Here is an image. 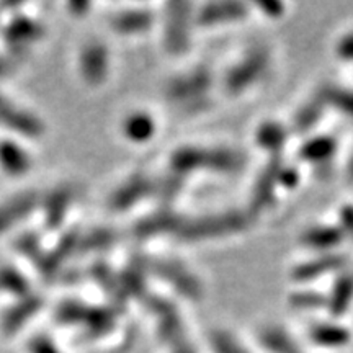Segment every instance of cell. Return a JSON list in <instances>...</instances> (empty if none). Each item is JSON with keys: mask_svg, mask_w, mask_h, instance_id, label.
I'll return each instance as SVG.
<instances>
[{"mask_svg": "<svg viewBox=\"0 0 353 353\" xmlns=\"http://www.w3.org/2000/svg\"><path fill=\"white\" fill-rule=\"evenodd\" d=\"M28 353H61L48 335H34L28 342Z\"/></svg>", "mask_w": 353, "mask_h": 353, "instance_id": "7c38bea8", "label": "cell"}, {"mask_svg": "<svg viewBox=\"0 0 353 353\" xmlns=\"http://www.w3.org/2000/svg\"><path fill=\"white\" fill-rule=\"evenodd\" d=\"M43 307V299L38 294L32 293L30 296L17 299L10 307L3 312L0 327L6 335L19 334L26 324H30Z\"/></svg>", "mask_w": 353, "mask_h": 353, "instance_id": "8992f818", "label": "cell"}, {"mask_svg": "<svg viewBox=\"0 0 353 353\" xmlns=\"http://www.w3.org/2000/svg\"><path fill=\"white\" fill-rule=\"evenodd\" d=\"M0 128L12 138L20 141L41 139L46 131L43 120L37 113L3 92H0Z\"/></svg>", "mask_w": 353, "mask_h": 353, "instance_id": "6da1fadb", "label": "cell"}, {"mask_svg": "<svg viewBox=\"0 0 353 353\" xmlns=\"http://www.w3.org/2000/svg\"><path fill=\"white\" fill-rule=\"evenodd\" d=\"M262 342L267 347V350H270L272 353H294V347L290 342H286L283 334L268 332L263 335Z\"/></svg>", "mask_w": 353, "mask_h": 353, "instance_id": "8fae6325", "label": "cell"}, {"mask_svg": "<svg viewBox=\"0 0 353 353\" xmlns=\"http://www.w3.org/2000/svg\"><path fill=\"white\" fill-rule=\"evenodd\" d=\"M13 69H15V63L12 61V57L7 54H0V79L12 76Z\"/></svg>", "mask_w": 353, "mask_h": 353, "instance_id": "5bb4252c", "label": "cell"}, {"mask_svg": "<svg viewBox=\"0 0 353 353\" xmlns=\"http://www.w3.org/2000/svg\"><path fill=\"white\" fill-rule=\"evenodd\" d=\"M312 339L324 347H343L348 342V332L335 327H319L312 332Z\"/></svg>", "mask_w": 353, "mask_h": 353, "instance_id": "30bf717a", "label": "cell"}, {"mask_svg": "<svg viewBox=\"0 0 353 353\" xmlns=\"http://www.w3.org/2000/svg\"><path fill=\"white\" fill-rule=\"evenodd\" d=\"M214 348H216V353H245L241 348L239 343L232 342L231 339H228V337L216 339Z\"/></svg>", "mask_w": 353, "mask_h": 353, "instance_id": "4fadbf2b", "label": "cell"}, {"mask_svg": "<svg viewBox=\"0 0 353 353\" xmlns=\"http://www.w3.org/2000/svg\"><path fill=\"white\" fill-rule=\"evenodd\" d=\"M176 353H193V352L188 350V348H182V350H179Z\"/></svg>", "mask_w": 353, "mask_h": 353, "instance_id": "9a60e30c", "label": "cell"}, {"mask_svg": "<svg viewBox=\"0 0 353 353\" xmlns=\"http://www.w3.org/2000/svg\"><path fill=\"white\" fill-rule=\"evenodd\" d=\"M43 34L44 26L28 13L13 12L2 26L3 44L13 56L26 54V51L38 43Z\"/></svg>", "mask_w": 353, "mask_h": 353, "instance_id": "7a4b0ae2", "label": "cell"}, {"mask_svg": "<svg viewBox=\"0 0 353 353\" xmlns=\"http://www.w3.org/2000/svg\"><path fill=\"white\" fill-rule=\"evenodd\" d=\"M105 51L100 44H87L81 52V72L87 82L95 83L101 81L103 70L107 68Z\"/></svg>", "mask_w": 353, "mask_h": 353, "instance_id": "ba28073f", "label": "cell"}, {"mask_svg": "<svg viewBox=\"0 0 353 353\" xmlns=\"http://www.w3.org/2000/svg\"><path fill=\"white\" fill-rule=\"evenodd\" d=\"M39 193L21 190L0 201V237L20 228L39 210Z\"/></svg>", "mask_w": 353, "mask_h": 353, "instance_id": "3957f363", "label": "cell"}, {"mask_svg": "<svg viewBox=\"0 0 353 353\" xmlns=\"http://www.w3.org/2000/svg\"><path fill=\"white\" fill-rule=\"evenodd\" d=\"M0 293L7 294V296L17 299L26 298L33 293L30 280L21 270L12 265L0 267Z\"/></svg>", "mask_w": 353, "mask_h": 353, "instance_id": "52a82bcc", "label": "cell"}, {"mask_svg": "<svg viewBox=\"0 0 353 353\" xmlns=\"http://www.w3.org/2000/svg\"><path fill=\"white\" fill-rule=\"evenodd\" d=\"M72 200L74 192L68 185H61V187L51 190L50 193L39 198V210L43 213L44 228L54 231V229L63 226Z\"/></svg>", "mask_w": 353, "mask_h": 353, "instance_id": "5b68a950", "label": "cell"}, {"mask_svg": "<svg viewBox=\"0 0 353 353\" xmlns=\"http://www.w3.org/2000/svg\"><path fill=\"white\" fill-rule=\"evenodd\" d=\"M34 165L33 154L23 141L6 136L0 139V172L12 179H23Z\"/></svg>", "mask_w": 353, "mask_h": 353, "instance_id": "277c9868", "label": "cell"}, {"mask_svg": "<svg viewBox=\"0 0 353 353\" xmlns=\"http://www.w3.org/2000/svg\"><path fill=\"white\" fill-rule=\"evenodd\" d=\"M17 252H19L21 257L28 259L33 265L39 267L41 260L44 257V252L41 250V244H39L38 237L34 234L28 232L20 236L17 239Z\"/></svg>", "mask_w": 353, "mask_h": 353, "instance_id": "9c48e42d", "label": "cell"}]
</instances>
